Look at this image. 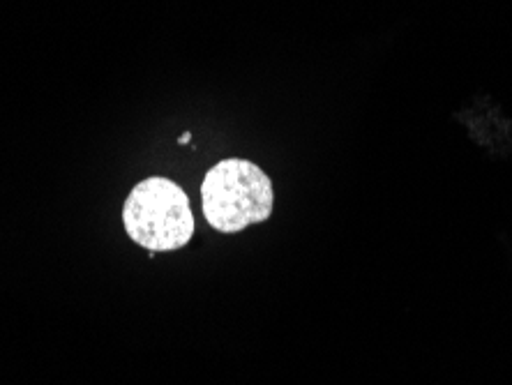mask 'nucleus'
I'll return each mask as SVG.
<instances>
[{"instance_id": "7ed1b4c3", "label": "nucleus", "mask_w": 512, "mask_h": 385, "mask_svg": "<svg viewBox=\"0 0 512 385\" xmlns=\"http://www.w3.org/2000/svg\"><path fill=\"white\" fill-rule=\"evenodd\" d=\"M190 139H192V137H190V134H183V137H180V139H178V143H180V146H183V143H190Z\"/></svg>"}, {"instance_id": "f257e3e1", "label": "nucleus", "mask_w": 512, "mask_h": 385, "mask_svg": "<svg viewBox=\"0 0 512 385\" xmlns=\"http://www.w3.org/2000/svg\"><path fill=\"white\" fill-rule=\"evenodd\" d=\"M275 192L261 166L250 160H224L201 183V206L208 224L220 233H238L273 215Z\"/></svg>"}, {"instance_id": "f03ea898", "label": "nucleus", "mask_w": 512, "mask_h": 385, "mask_svg": "<svg viewBox=\"0 0 512 385\" xmlns=\"http://www.w3.org/2000/svg\"><path fill=\"white\" fill-rule=\"evenodd\" d=\"M127 236L150 254L176 252L194 236L190 199L169 178H146L127 194L123 206Z\"/></svg>"}]
</instances>
